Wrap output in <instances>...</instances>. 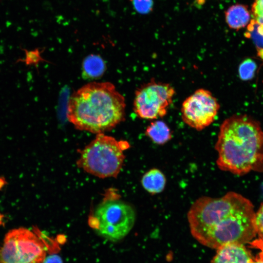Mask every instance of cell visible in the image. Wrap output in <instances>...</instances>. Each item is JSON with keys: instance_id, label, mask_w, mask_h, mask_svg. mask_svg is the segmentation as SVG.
Here are the masks:
<instances>
[{"instance_id": "cell-12", "label": "cell", "mask_w": 263, "mask_h": 263, "mask_svg": "<svg viewBox=\"0 0 263 263\" xmlns=\"http://www.w3.org/2000/svg\"><path fill=\"white\" fill-rule=\"evenodd\" d=\"M166 179L163 172L157 169H152L146 172L141 179L144 189L154 194L161 192L165 187Z\"/></svg>"}, {"instance_id": "cell-16", "label": "cell", "mask_w": 263, "mask_h": 263, "mask_svg": "<svg viewBox=\"0 0 263 263\" xmlns=\"http://www.w3.org/2000/svg\"><path fill=\"white\" fill-rule=\"evenodd\" d=\"M22 50L24 51L25 56L24 58L18 59L16 63L23 62L26 66L34 65L37 67L40 62L46 61L41 56L42 50H40L38 48L32 50L25 49Z\"/></svg>"}, {"instance_id": "cell-19", "label": "cell", "mask_w": 263, "mask_h": 263, "mask_svg": "<svg viewBox=\"0 0 263 263\" xmlns=\"http://www.w3.org/2000/svg\"><path fill=\"white\" fill-rule=\"evenodd\" d=\"M255 226L257 234L263 240V203L255 213Z\"/></svg>"}, {"instance_id": "cell-6", "label": "cell", "mask_w": 263, "mask_h": 263, "mask_svg": "<svg viewBox=\"0 0 263 263\" xmlns=\"http://www.w3.org/2000/svg\"><path fill=\"white\" fill-rule=\"evenodd\" d=\"M44 238L36 229L10 230L0 248V263H42L46 255Z\"/></svg>"}, {"instance_id": "cell-20", "label": "cell", "mask_w": 263, "mask_h": 263, "mask_svg": "<svg viewBox=\"0 0 263 263\" xmlns=\"http://www.w3.org/2000/svg\"><path fill=\"white\" fill-rule=\"evenodd\" d=\"M42 263H62V261L59 257L54 255L46 257Z\"/></svg>"}, {"instance_id": "cell-8", "label": "cell", "mask_w": 263, "mask_h": 263, "mask_svg": "<svg viewBox=\"0 0 263 263\" xmlns=\"http://www.w3.org/2000/svg\"><path fill=\"white\" fill-rule=\"evenodd\" d=\"M220 105L208 90H196L183 102L181 112L183 121L189 127L200 131L215 120Z\"/></svg>"}, {"instance_id": "cell-18", "label": "cell", "mask_w": 263, "mask_h": 263, "mask_svg": "<svg viewBox=\"0 0 263 263\" xmlns=\"http://www.w3.org/2000/svg\"><path fill=\"white\" fill-rule=\"evenodd\" d=\"M135 10L142 14H146L151 11L152 0H131Z\"/></svg>"}, {"instance_id": "cell-3", "label": "cell", "mask_w": 263, "mask_h": 263, "mask_svg": "<svg viewBox=\"0 0 263 263\" xmlns=\"http://www.w3.org/2000/svg\"><path fill=\"white\" fill-rule=\"evenodd\" d=\"M124 97L109 82L89 83L70 97L66 116L77 130L94 133L111 131L124 120Z\"/></svg>"}, {"instance_id": "cell-2", "label": "cell", "mask_w": 263, "mask_h": 263, "mask_svg": "<svg viewBox=\"0 0 263 263\" xmlns=\"http://www.w3.org/2000/svg\"><path fill=\"white\" fill-rule=\"evenodd\" d=\"M219 169L242 176L263 171V131L247 115H233L221 124L215 145Z\"/></svg>"}, {"instance_id": "cell-5", "label": "cell", "mask_w": 263, "mask_h": 263, "mask_svg": "<svg viewBox=\"0 0 263 263\" xmlns=\"http://www.w3.org/2000/svg\"><path fill=\"white\" fill-rule=\"evenodd\" d=\"M136 213L132 206L114 198H105L89 218V225L99 235L112 242L119 241L134 225Z\"/></svg>"}, {"instance_id": "cell-22", "label": "cell", "mask_w": 263, "mask_h": 263, "mask_svg": "<svg viewBox=\"0 0 263 263\" xmlns=\"http://www.w3.org/2000/svg\"><path fill=\"white\" fill-rule=\"evenodd\" d=\"M198 4H202L205 1V0H196Z\"/></svg>"}, {"instance_id": "cell-7", "label": "cell", "mask_w": 263, "mask_h": 263, "mask_svg": "<svg viewBox=\"0 0 263 263\" xmlns=\"http://www.w3.org/2000/svg\"><path fill=\"white\" fill-rule=\"evenodd\" d=\"M175 94V90L170 84L152 78L136 90L133 111L142 119L162 118L167 114Z\"/></svg>"}, {"instance_id": "cell-17", "label": "cell", "mask_w": 263, "mask_h": 263, "mask_svg": "<svg viewBox=\"0 0 263 263\" xmlns=\"http://www.w3.org/2000/svg\"><path fill=\"white\" fill-rule=\"evenodd\" d=\"M245 35L253 39L257 47L259 55L263 58V36L257 34L251 20L247 26V31Z\"/></svg>"}, {"instance_id": "cell-4", "label": "cell", "mask_w": 263, "mask_h": 263, "mask_svg": "<svg viewBox=\"0 0 263 263\" xmlns=\"http://www.w3.org/2000/svg\"><path fill=\"white\" fill-rule=\"evenodd\" d=\"M129 147L127 141L117 140L104 133H98L79 152L77 166L99 178L116 177L124 163V151Z\"/></svg>"}, {"instance_id": "cell-13", "label": "cell", "mask_w": 263, "mask_h": 263, "mask_svg": "<svg viewBox=\"0 0 263 263\" xmlns=\"http://www.w3.org/2000/svg\"><path fill=\"white\" fill-rule=\"evenodd\" d=\"M106 70V65L102 57L96 55L87 56L82 62V75L86 79L101 77Z\"/></svg>"}, {"instance_id": "cell-1", "label": "cell", "mask_w": 263, "mask_h": 263, "mask_svg": "<svg viewBox=\"0 0 263 263\" xmlns=\"http://www.w3.org/2000/svg\"><path fill=\"white\" fill-rule=\"evenodd\" d=\"M255 213L249 200L229 191L220 197L199 198L189 209L187 219L193 237L216 249L228 244H244L254 238Z\"/></svg>"}, {"instance_id": "cell-10", "label": "cell", "mask_w": 263, "mask_h": 263, "mask_svg": "<svg viewBox=\"0 0 263 263\" xmlns=\"http://www.w3.org/2000/svg\"><path fill=\"white\" fill-rule=\"evenodd\" d=\"M225 19L230 28L239 30L249 22L250 15L245 6L237 4L230 6L225 11Z\"/></svg>"}, {"instance_id": "cell-11", "label": "cell", "mask_w": 263, "mask_h": 263, "mask_svg": "<svg viewBox=\"0 0 263 263\" xmlns=\"http://www.w3.org/2000/svg\"><path fill=\"white\" fill-rule=\"evenodd\" d=\"M172 132L163 121L154 120L147 126L145 134L155 144L164 145L172 138Z\"/></svg>"}, {"instance_id": "cell-21", "label": "cell", "mask_w": 263, "mask_h": 263, "mask_svg": "<svg viewBox=\"0 0 263 263\" xmlns=\"http://www.w3.org/2000/svg\"><path fill=\"white\" fill-rule=\"evenodd\" d=\"M249 263H263V260L261 259L253 260V259H252Z\"/></svg>"}, {"instance_id": "cell-14", "label": "cell", "mask_w": 263, "mask_h": 263, "mask_svg": "<svg viewBox=\"0 0 263 263\" xmlns=\"http://www.w3.org/2000/svg\"><path fill=\"white\" fill-rule=\"evenodd\" d=\"M251 20L257 34L263 36V0H255L251 8Z\"/></svg>"}, {"instance_id": "cell-9", "label": "cell", "mask_w": 263, "mask_h": 263, "mask_svg": "<svg viewBox=\"0 0 263 263\" xmlns=\"http://www.w3.org/2000/svg\"><path fill=\"white\" fill-rule=\"evenodd\" d=\"M216 250L210 263H249L252 259L243 244H228Z\"/></svg>"}, {"instance_id": "cell-15", "label": "cell", "mask_w": 263, "mask_h": 263, "mask_svg": "<svg viewBox=\"0 0 263 263\" xmlns=\"http://www.w3.org/2000/svg\"><path fill=\"white\" fill-rule=\"evenodd\" d=\"M256 62L250 58L244 60L239 65L238 74L243 80H248L252 78L257 69Z\"/></svg>"}]
</instances>
